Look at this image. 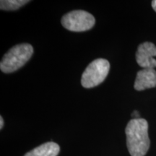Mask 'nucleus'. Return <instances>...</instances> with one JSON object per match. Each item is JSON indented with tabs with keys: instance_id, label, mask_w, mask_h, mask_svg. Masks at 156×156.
Masks as SVG:
<instances>
[{
	"instance_id": "1",
	"label": "nucleus",
	"mask_w": 156,
	"mask_h": 156,
	"mask_svg": "<svg viewBox=\"0 0 156 156\" xmlns=\"http://www.w3.org/2000/svg\"><path fill=\"white\" fill-rule=\"evenodd\" d=\"M125 133L129 153L132 156H145L150 147L148 123L144 119H132L126 125Z\"/></svg>"
},
{
	"instance_id": "2",
	"label": "nucleus",
	"mask_w": 156,
	"mask_h": 156,
	"mask_svg": "<svg viewBox=\"0 0 156 156\" xmlns=\"http://www.w3.org/2000/svg\"><path fill=\"white\" fill-rule=\"evenodd\" d=\"M34 53V48L29 44L15 46L5 54L0 62V69L5 73L17 71L30 59Z\"/></svg>"
},
{
	"instance_id": "3",
	"label": "nucleus",
	"mask_w": 156,
	"mask_h": 156,
	"mask_svg": "<svg viewBox=\"0 0 156 156\" xmlns=\"http://www.w3.org/2000/svg\"><path fill=\"white\" fill-rule=\"evenodd\" d=\"M110 69V64L104 58H98L87 66L82 75L81 84L85 88H91L104 81Z\"/></svg>"
},
{
	"instance_id": "4",
	"label": "nucleus",
	"mask_w": 156,
	"mask_h": 156,
	"mask_svg": "<svg viewBox=\"0 0 156 156\" xmlns=\"http://www.w3.org/2000/svg\"><path fill=\"white\" fill-rule=\"evenodd\" d=\"M62 24L67 30L74 32H83L94 26L95 20L90 13L84 10H74L64 15Z\"/></svg>"
},
{
	"instance_id": "5",
	"label": "nucleus",
	"mask_w": 156,
	"mask_h": 156,
	"mask_svg": "<svg viewBox=\"0 0 156 156\" xmlns=\"http://www.w3.org/2000/svg\"><path fill=\"white\" fill-rule=\"evenodd\" d=\"M156 46L151 42H145L138 46L136 52V61L143 69L156 67Z\"/></svg>"
},
{
	"instance_id": "6",
	"label": "nucleus",
	"mask_w": 156,
	"mask_h": 156,
	"mask_svg": "<svg viewBox=\"0 0 156 156\" xmlns=\"http://www.w3.org/2000/svg\"><path fill=\"white\" fill-rule=\"evenodd\" d=\"M134 89L142 91L156 87V71L155 69H142L136 74L134 82Z\"/></svg>"
},
{
	"instance_id": "7",
	"label": "nucleus",
	"mask_w": 156,
	"mask_h": 156,
	"mask_svg": "<svg viewBox=\"0 0 156 156\" xmlns=\"http://www.w3.org/2000/svg\"><path fill=\"white\" fill-rule=\"evenodd\" d=\"M60 147L58 144L48 142L27 153L24 156H57Z\"/></svg>"
},
{
	"instance_id": "8",
	"label": "nucleus",
	"mask_w": 156,
	"mask_h": 156,
	"mask_svg": "<svg viewBox=\"0 0 156 156\" xmlns=\"http://www.w3.org/2000/svg\"><path fill=\"white\" fill-rule=\"evenodd\" d=\"M30 1L25 0H2L0 2V8L2 10H16Z\"/></svg>"
},
{
	"instance_id": "9",
	"label": "nucleus",
	"mask_w": 156,
	"mask_h": 156,
	"mask_svg": "<svg viewBox=\"0 0 156 156\" xmlns=\"http://www.w3.org/2000/svg\"><path fill=\"white\" fill-rule=\"evenodd\" d=\"M132 116L133 117L134 119H140V115H139V113L138 112H134L133 114H132Z\"/></svg>"
},
{
	"instance_id": "10",
	"label": "nucleus",
	"mask_w": 156,
	"mask_h": 156,
	"mask_svg": "<svg viewBox=\"0 0 156 156\" xmlns=\"http://www.w3.org/2000/svg\"><path fill=\"white\" fill-rule=\"evenodd\" d=\"M4 126V120H3V118L2 116H0V128L2 129Z\"/></svg>"
},
{
	"instance_id": "11",
	"label": "nucleus",
	"mask_w": 156,
	"mask_h": 156,
	"mask_svg": "<svg viewBox=\"0 0 156 156\" xmlns=\"http://www.w3.org/2000/svg\"><path fill=\"white\" fill-rule=\"evenodd\" d=\"M152 7L154 10L156 12V0H154V1L152 2Z\"/></svg>"
}]
</instances>
